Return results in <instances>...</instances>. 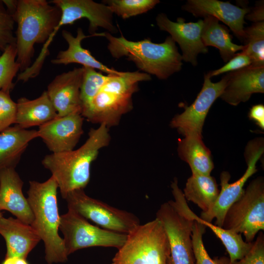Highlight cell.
Returning a JSON list of instances; mask_svg holds the SVG:
<instances>
[{
  "label": "cell",
  "instance_id": "obj_15",
  "mask_svg": "<svg viewBox=\"0 0 264 264\" xmlns=\"http://www.w3.org/2000/svg\"><path fill=\"white\" fill-rule=\"evenodd\" d=\"M83 118L79 112L57 116L39 126L38 136L52 153L72 151L83 132Z\"/></svg>",
  "mask_w": 264,
  "mask_h": 264
},
{
  "label": "cell",
  "instance_id": "obj_5",
  "mask_svg": "<svg viewBox=\"0 0 264 264\" xmlns=\"http://www.w3.org/2000/svg\"><path fill=\"white\" fill-rule=\"evenodd\" d=\"M151 80L150 75L139 71L110 75L96 95L82 108V115L108 128L116 125L122 116L132 109V97L138 89L139 83Z\"/></svg>",
  "mask_w": 264,
  "mask_h": 264
},
{
  "label": "cell",
  "instance_id": "obj_8",
  "mask_svg": "<svg viewBox=\"0 0 264 264\" xmlns=\"http://www.w3.org/2000/svg\"><path fill=\"white\" fill-rule=\"evenodd\" d=\"M65 199L68 209L75 211L102 228L128 235L140 225L139 218L134 214L91 198L84 190L69 192Z\"/></svg>",
  "mask_w": 264,
  "mask_h": 264
},
{
  "label": "cell",
  "instance_id": "obj_19",
  "mask_svg": "<svg viewBox=\"0 0 264 264\" xmlns=\"http://www.w3.org/2000/svg\"><path fill=\"white\" fill-rule=\"evenodd\" d=\"M23 184L15 168L0 171V211H8L21 221L31 225L34 215L22 193Z\"/></svg>",
  "mask_w": 264,
  "mask_h": 264
},
{
  "label": "cell",
  "instance_id": "obj_29",
  "mask_svg": "<svg viewBox=\"0 0 264 264\" xmlns=\"http://www.w3.org/2000/svg\"><path fill=\"white\" fill-rule=\"evenodd\" d=\"M112 13L123 19L142 14L152 9L160 2L158 0H104Z\"/></svg>",
  "mask_w": 264,
  "mask_h": 264
},
{
  "label": "cell",
  "instance_id": "obj_31",
  "mask_svg": "<svg viewBox=\"0 0 264 264\" xmlns=\"http://www.w3.org/2000/svg\"><path fill=\"white\" fill-rule=\"evenodd\" d=\"M206 226L194 220L192 233L193 250L195 264H229V258L225 257L211 258L208 254L203 242V236L205 233Z\"/></svg>",
  "mask_w": 264,
  "mask_h": 264
},
{
  "label": "cell",
  "instance_id": "obj_42",
  "mask_svg": "<svg viewBox=\"0 0 264 264\" xmlns=\"http://www.w3.org/2000/svg\"><path fill=\"white\" fill-rule=\"evenodd\" d=\"M1 264H15L14 258L9 257V258H4V260Z\"/></svg>",
  "mask_w": 264,
  "mask_h": 264
},
{
  "label": "cell",
  "instance_id": "obj_41",
  "mask_svg": "<svg viewBox=\"0 0 264 264\" xmlns=\"http://www.w3.org/2000/svg\"><path fill=\"white\" fill-rule=\"evenodd\" d=\"M13 258L15 264H29L25 259L17 257Z\"/></svg>",
  "mask_w": 264,
  "mask_h": 264
},
{
  "label": "cell",
  "instance_id": "obj_38",
  "mask_svg": "<svg viewBox=\"0 0 264 264\" xmlns=\"http://www.w3.org/2000/svg\"><path fill=\"white\" fill-rule=\"evenodd\" d=\"M16 44V38L13 31L0 26V51L3 52L6 47Z\"/></svg>",
  "mask_w": 264,
  "mask_h": 264
},
{
  "label": "cell",
  "instance_id": "obj_35",
  "mask_svg": "<svg viewBox=\"0 0 264 264\" xmlns=\"http://www.w3.org/2000/svg\"><path fill=\"white\" fill-rule=\"evenodd\" d=\"M227 63L221 67L209 72L211 77L225 72L236 71L250 66L252 62L249 57L244 52L236 53Z\"/></svg>",
  "mask_w": 264,
  "mask_h": 264
},
{
  "label": "cell",
  "instance_id": "obj_6",
  "mask_svg": "<svg viewBox=\"0 0 264 264\" xmlns=\"http://www.w3.org/2000/svg\"><path fill=\"white\" fill-rule=\"evenodd\" d=\"M169 254L166 233L155 218L127 235L111 264H167Z\"/></svg>",
  "mask_w": 264,
  "mask_h": 264
},
{
  "label": "cell",
  "instance_id": "obj_13",
  "mask_svg": "<svg viewBox=\"0 0 264 264\" xmlns=\"http://www.w3.org/2000/svg\"><path fill=\"white\" fill-rule=\"evenodd\" d=\"M209 72L204 75L202 88L194 102L186 107L183 112L176 115L171 126L184 136L190 134L201 135L205 118L214 102L220 97L226 86L224 76L219 82L211 81Z\"/></svg>",
  "mask_w": 264,
  "mask_h": 264
},
{
  "label": "cell",
  "instance_id": "obj_1",
  "mask_svg": "<svg viewBox=\"0 0 264 264\" xmlns=\"http://www.w3.org/2000/svg\"><path fill=\"white\" fill-rule=\"evenodd\" d=\"M108 129L101 124L97 129H91L87 141L78 149L44 157L42 163L56 180L64 199L72 191L84 190L89 183L91 163L99 150L110 142Z\"/></svg>",
  "mask_w": 264,
  "mask_h": 264
},
{
  "label": "cell",
  "instance_id": "obj_26",
  "mask_svg": "<svg viewBox=\"0 0 264 264\" xmlns=\"http://www.w3.org/2000/svg\"><path fill=\"white\" fill-rule=\"evenodd\" d=\"M219 22L211 16L204 17L201 37L205 46L218 48L223 61L227 62L237 52L242 51L244 45L234 44L229 29Z\"/></svg>",
  "mask_w": 264,
  "mask_h": 264
},
{
  "label": "cell",
  "instance_id": "obj_36",
  "mask_svg": "<svg viewBox=\"0 0 264 264\" xmlns=\"http://www.w3.org/2000/svg\"><path fill=\"white\" fill-rule=\"evenodd\" d=\"M248 117L262 130L264 129V106L263 104L253 106L250 109Z\"/></svg>",
  "mask_w": 264,
  "mask_h": 264
},
{
  "label": "cell",
  "instance_id": "obj_4",
  "mask_svg": "<svg viewBox=\"0 0 264 264\" xmlns=\"http://www.w3.org/2000/svg\"><path fill=\"white\" fill-rule=\"evenodd\" d=\"M58 188L56 180L51 176L43 182L30 181L27 191V198L34 215L31 225L44 242L45 260L48 264L65 263L68 256L58 233L60 216Z\"/></svg>",
  "mask_w": 264,
  "mask_h": 264
},
{
  "label": "cell",
  "instance_id": "obj_3",
  "mask_svg": "<svg viewBox=\"0 0 264 264\" xmlns=\"http://www.w3.org/2000/svg\"><path fill=\"white\" fill-rule=\"evenodd\" d=\"M12 16L17 25L16 61L22 72L31 66L35 44L45 43L52 33L61 12L46 0H18Z\"/></svg>",
  "mask_w": 264,
  "mask_h": 264
},
{
  "label": "cell",
  "instance_id": "obj_22",
  "mask_svg": "<svg viewBox=\"0 0 264 264\" xmlns=\"http://www.w3.org/2000/svg\"><path fill=\"white\" fill-rule=\"evenodd\" d=\"M38 137L37 130H28L17 125L0 132V171L15 168L29 142Z\"/></svg>",
  "mask_w": 264,
  "mask_h": 264
},
{
  "label": "cell",
  "instance_id": "obj_14",
  "mask_svg": "<svg viewBox=\"0 0 264 264\" xmlns=\"http://www.w3.org/2000/svg\"><path fill=\"white\" fill-rule=\"evenodd\" d=\"M156 24L159 29L168 32L172 39L179 45L182 51V60L197 65V56L199 53L208 52L207 47L203 44L201 34L203 20L197 22H186L182 18L176 22L171 21L164 13H160L156 17Z\"/></svg>",
  "mask_w": 264,
  "mask_h": 264
},
{
  "label": "cell",
  "instance_id": "obj_33",
  "mask_svg": "<svg viewBox=\"0 0 264 264\" xmlns=\"http://www.w3.org/2000/svg\"><path fill=\"white\" fill-rule=\"evenodd\" d=\"M16 113L17 104L10 92L0 89V132L15 124Z\"/></svg>",
  "mask_w": 264,
  "mask_h": 264
},
{
  "label": "cell",
  "instance_id": "obj_20",
  "mask_svg": "<svg viewBox=\"0 0 264 264\" xmlns=\"http://www.w3.org/2000/svg\"><path fill=\"white\" fill-rule=\"evenodd\" d=\"M0 235L5 240V258L20 257L26 259L29 253L41 240L31 225L11 217L0 219Z\"/></svg>",
  "mask_w": 264,
  "mask_h": 264
},
{
  "label": "cell",
  "instance_id": "obj_34",
  "mask_svg": "<svg viewBox=\"0 0 264 264\" xmlns=\"http://www.w3.org/2000/svg\"><path fill=\"white\" fill-rule=\"evenodd\" d=\"M249 251L242 259L229 264H264V234L260 231Z\"/></svg>",
  "mask_w": 264,
  "mask_h": 264
},
{
  "label": "cell",
  "instance_id": "obj_12",
  "mask_svg": "<svg viewBox=\"0 0 264 264\" xmlns=\"http://www.w3.org/2000/svg\"><path fill=\"white\" fill-rule=\"evenodd\" d=\"M58 7L61 12L60 21L50 35L53 38L60 28L72 24L76 21L87 19L89 22L88 32L90 35L101 27L110 33L117 32L113 22V13L103 2L92 0H53L49 2Z\"/></svg>",
  "mask_w": 264,
  "mask_h": 264
},
{
  "label": "cell",
  "instance_id": "obj_7",
  "mask_svg": "<svg viewBox=\"0 0 264 264\" xmlns=\"http://www.w3.org/2000/svg\"><path fill=\"white\" fill-rule=\"evenodd\" d=\"M242 234L247 242H253L260 231L264 230V180L253 179L241 197L228 209L222 227Z\"/></svg>",
  "mask_w": 264,
  "mask_h": 264
},
{
  "label": "cell",
  "instance_id": "obj_11",
  "mask_svg": "<svg viewBox=\"0 0 264 264\" xmlns=\"http://www.w3.org/2000/svg\"><path fill=\"white\" fill-rule=\"evenodd\" d=\"M264 140L262 138L253 139L247 145L244 156L247 168L244 174L233 183H229L230 174L223 171L220 175L221 189L211 207L206 212H201L199 218L211 222L215 219V225L222 227L226 213L230 207L242 195L243 186L257 171L256 163L264 153Z\"/></svg>",
  "mask_w": 264,
  "mask_h": 264
},
{
  "label": "cell",
  "instance_id": "obj_16",
  "mask_svg": "<svg viewBox=\"0 0 264 264\" xmlns=\"http://www.w3.org/2000/svg\"><path fill=\"white\" fill-rule=\"evenodd\" d=\"M83 72V66L75 67L58 75L48 85L46 91L58 116L81 113L80 88Z\"/></svg>",
  "mask_w": 264,
  "mask_h": 264
},
{
  "label": "cell",
  "instance_id": "obj_21",
  "mask_svg": "<svg viewBox=\"0 0 264 264\" xmlns=\"http://www.w3.org/2000/svg\"><path fill=\"white\" fill-rule=\"evenodd\" d=\"M62 36L68 44L67 48L60 51L57 57L51 62L54 65H67L71 63L82 65L83 67H87L98 69L107 75L119 74L121 71L110 68L96 59L88 49L82 46V41L85 38L94 37L93 34L85 35L83 29L78 28L77 35L74 36L70 32L64 30Z\"/></svg>",
  "mask_w": 264,
  "mask_h": 264
},
{
  "label": "cell",
  "instance_id": "obj_43",
  "mask_svg": "<svg viewBox=\"0 0 264 264\" xmlns=\"http://www.w3.org/2000/svg\"><path fill=\"white\" fill-rule=\"evenodd\" d=\"M3 216V213L0 211V219Z\"/></svg>",
  "mask_w": 264,
  "mask_h": 264
},
{
  "label": "cell",
  "instance_id": "obj_27",
  "mask_svg": "<svg viewBox=\"0 0 264 264\" xmlns=\"http://www.w3.org/2000/svg\"><path fill=\"white\" fill-rule=\"evenodd\" d=\"M182 192L186 200L197 204L202 212H206L216 200L220 191L216 179L211 175L192 174Z\"/></svg>",
  "mask_w": 264,
  "mask_h": 264
},
{
  "label": "cell",
  "instance_id": "obj_40",
  "mask_svg": "<svg viewBox=\"0 0 264 264\" xmlns=\"http://www.w3.org/2000/svg\"><path fill=\"white\" fill-rule=\"evenodd\" d=\"M2 2L7 11L12 15L16 8L17 0H3Z\"/></svg>",
  "mask_w": 264,
  "mask_h": 264
},
{
  "label": "cell",
  "instance_id": "obj_30",
  "mask_svg": "<svg viewBox=\"0 0 264 264\" xmlns=\"http://www.w3.org/2000/svg\"><path fill=\"white\" fill-rule=\"evenodd\" d=\"M16 44L8 45L0 56V89L10 92L13 89V80L20 70L16 61Z\"/></svg>",
  "mask_w": 264,
  "mask_h": 264
},
{
  "label": "cell",
  "instance_id": "obj_28",
  "mask_svg": "<svg viewBox=\"0 0 264 264\" xmlns=\"http://www.w3.org/2000/svg\"><path fill=\"white\" fill-rule=\"evenodd\" d=\"M244 48L242 51L250 58L251 66H264V22H255L244 28Z\"/></svg>",
  "mask_w": 264,
  "mask_h": 264
},
{
  "label": "cell",
  "instance_id": "obj_17",
  "mask_svg": "<svg viewBox=\"0 0 264 264\" xmlns=\"http://www.w3.org/2000/svg\"><path fill=\"white\" fill-rule=\"evenodd\" d=\"M182 8L196 17L211 16L221 21L238 39L243 41L244 18L250 12L249 8L218 0H188Z\"/></svg>",
  "mask_w": 264,
  "mask_h": 264
},
{
  "label": "cell",
  "instance_id": "obj_44",
  "mask_svg": "<svg viewBox=\"0 0 264 264\" xmlns=\"http://www.w3.org/2000/svg\"></svg>",
  "mask_w": 264,
  "mask_h": 264
},
{
  "label": "cell",
  "instance_id": "obj_25",
  "mask_svg": "<svg viewBox=\"0 0 264 264\" xmlns=\"http://www.w3.org/2000/svg\"><path fill=\"white\" fill-rule=\"evenodd\" d=\"M178 153L189 165L192 174L210 175L214 165L211 152L203 143L201 135H185L178 143Z\"/></svg>",
  "mask_w": 264,
  "mask_h": 264
},
{
  "label": "cell",
  "instance_id": "obj_18",
  "mask_svg": "<svg viewBox=\"0 0 264 264\" xmlns=\"http://www.w3.org/2000/svg\"><path fill=\"white\" fill-rule=\"evenodd\" d=\"M224 76L226 86L220 97L231 105L247 101L253 93L264 92V66H249Z\"/></svg>",
  "mask_w": 264,
  "mask_h": 264
},
{
  "label": "cell",
  "instance_id": "obj_32",
  "mask_svg": "<svg viewBox=\"0 0 264 264\" xmlns=\"http://www.w3.org/2000/svg\"><path fill=\"white\" fill-rule=\"evenodd\" d=\"M83 67L84 72L80 88L82 109L96 95L110 76L103 75L101 72L92 68Z\"/></svg>",
  "mask_w": 264,
  "mask_h": 264
},
{
  "label": "cell",
  "instance_id": "obj_39",
  "mask_svg": "<svg viewBox=\"0 0 264 264\" xmlns=\"http://www.w3.org/2000/svg\"><path fill=\"white\" fill-rule=\"evenodd\" d=\"M264 2H260L252 12L248 13L245 17L254 22H258L264 21Z\"/></svg>",
  "mask_w": 264,
  "mask_h": 264
},
{
  "label": "cell",
  "instance_id": "obj_23",
  "mask_svg": "<svg viewBox=\"0 0 264 264\" xmlns=\"http://www.w3.org/2000/svg\"><path fill=\"white\" fill-rule=\"evenodd\" d=\"M174 201L176 205L184 214L212 231L225 246L229 254L230 263L242 259L250 250L253 242H246L242 239L241 234L224 229L200 219L190 209L182 194L176 196Z\"/></svg>",
  "mask_w": 264,
  "mask_h": 264
},
{
  "label": "cell",
  "instance_id": "obj_10",
  "mask_svg": "<svg viewBox=\"0 0 264 264\" xmlns=\"http://www.w3.org/2000/svg\"><path fill=\"white\" fill-rule=\"evenodd\" d=\"M166 233L170 248L167 264H195L192 233L194 220L171 200L162 203L156 213Z\"/></svg>",
  "mask_w": 264,
  "mask_h": 264
},
{
  "label": "cell",
  "instance_id": "obj_24",
  "mask_svg": "<svg viewBox=\"0 0 264 264\" xmlns=\"http://www.w3.org/2000/svg\"><path fill=\"white\" fill-rule=\"evenodd\" d=\"M16 104L15 124L23 129L42 126L58 116L46 91L35 99L21 97Z\"/></svg>",
  "mask_w": 264,
  "mask_h": 264
},
{
  "label": "cell",
  "instance_id": "obj_9",
  "mask_svg": "<svg viewBox=\"0 0 264 264\" xmlns=\"http://www.w3.org/2000/svg\"><path fill=\"white\" fill-rule=\"evenodd\" d=\"M59 229L63 234L68 256L79 249L90 247H110L118 249L123 245L127 236L94 225L70 209L60 216Z\"/></svg>",
  "mask_w": 264,
  "mask_h": 264
},
{
  "label": "cell",
  "instance_id": "obj_2",
  "mask_svg": "<svg viewBox=\"0 0 264 264\" xmlns=\"http://www.w3.org/2000/svg\"><path fill=\"white\" fill-rule=\"evenodd\" d=\"M103 37L108 41V49L113 58L125 57L142 72L164 80L181 69V55L170 36L159 44L149 38L130 41L122 34L116 37L108 32H104Z\"/></svg>",
  "mask_w": 264,
  "mask_h": 264
},
{
  "label": "cell",
  "instance_id": "obj_37",
  "mask_svg": "<svg viewBox=\"0 0 264 264\" xmlns=\"http://www.w3.org/2000/svg\"><path fill=\"white\" fill-rule=\"evenodd\" d=\"M14 23L12 15L6 9L2 0H0V26L13 31Z\"/></svg>",
  "mask_w": 264,
  "mask_h": 264
}]
</instances>
